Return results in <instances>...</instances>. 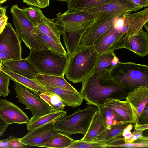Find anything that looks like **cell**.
<instances>
[{"label": "cell", "instance_id": "1", "mask_svg": "<svg viewBox=\"0 0 148 148\" xmlns=\"http://www.w3.org/2000/svg\"><path fill=\"white\" fill-rule=\"evenodd\" d=\"M134 88L116 82L109 71L103 70L88 75L82 82L80 93L87 104L98 108L107 98L125 99Z\"/></svg>", "mask_w": 148, "mask_h": 148}, {"label": "cell", "instance_id": "2", "mask_svg": "<svg viewBox=\"0 0 148 148\" xmlns=\"http://www.w3.org/2000/svg\"><path fill=\"white\" fill-rule=\"evenodd\" d=\"M100 55L93 47H81L68 58L65 75L73 83L82 82L96 66Z\"/></svg>", "mask_w": 148, "mask_h": 148}, {"label": "cell", "instance_id": "3", "mask_svg": "<svg viewBox=\"0 0 148 148\" xmlns=\"http://www.w3.org/2000/svg\"><path fill=\"white\" fill-rule=\"evenodd\" d=\"M27 58L39 74L64 77L67 65V55L56 53L50 49H30Z\"/></svg>", "mask_w": 148, "mask_h": 148}, {"label": "cell", "instance_id": "4", "mask_svg": "<svg viewBox=\"0 0 148 148\" xmlns=\"http://www.w3.org/2000/svg\"><path fill=\"white\" fill-rule=\"evenodd\" d=\"M98 108L87 104L83 109L79 108L70 115H64L54 122V129L68 136L86 132Z\"/></svg>", "mask_w": 148, "mask_h": 148}, {"label": "cell", "instance_id": "5", "mask_svg": "<svg viewBox=\"0 0 148 148\" xmlns=\"http://www.w3.org/2000/svg\"><path fill=\"white\" fill-rule=\"evenodd\" d=\"M116 82L134 88L148 86V66L132 62H119L110 71Z\"/></svg>", "mask_w": 148, "mask_h": 148}, {"label": "cell", "instance_id": "6", "mask_svg": "<svg viewBox=\"0 0 148 148\" xmlns=\"http://www.w3.org/2000/svg\"><path fill=\"white\" fill-rule=\"evenodd\" d=\"M10 12L16 32L25 45L29 49H50L48 46L35 36L33 33L35 26L29 19L22 9L17 5L12 6Z\"/></svg>", "mask_w": 148, "mask_h": 148}, {"label": "cell", "instance_id": "7", "mask_svg": "<svg viewBox=\"0 0 148 148\" xmlns=\"http://www.w3.org/2000/svg\"><path fill=\"white\" fill-rule=\"evenodd\" d=\"M53 20L61 32L86 29L95 21L91 15L82 11L58 12Z\"/></svg>", "mask_w": 148, "mask_h": 148}, {"label": "cell", "instance_id": "8", "mask_svg": "<svg viewBox=\"0 0 148 148\" xmlns=\"http://www.w3.org/2000/svg\"><path fill=\"white\" fill-rule=\"evenodd\" d=\"M15 91L18 101L30 110L32 116L40 117L55 111L39 95L30 92L23 85L14 82Z\"/></svg>", "mask_w": 148, "mask_h": 148}, {"label": "cell", "instance_id": "9", "mask_svg": "<svg viewBox=\"0 0 148 148\" xmlns=\"http://www.w3.org/2000/svg\"><path fill=\"white\" fill-rule=\"evenodd\" d=\"M148 21V8L135 13H126L116 17L114 24L120 32L126 34L128 37L133 36L142 29Z\"/></svg>", "mask_w": 148, "mask_h": 148}, {"label": "cell", "instance_id": "10", "mask_svg": "<svg viewBox=\"0 0 148 148\" xmlns=\"http://www.w3.org/2000/svg\"><path fill=\"white\" fill-rule=\"evenodd\" d=\"M113 23L93 46L100 55L124 48L128 35L119 31Z\"/></svg>", "mask_w": 148, "mask_h": 148}, {"label": "cell", "instance_id": "11", "mask_svg": "<svg viewBox=\"0 0 148 148\" xmlns=\"http://www.w3.org/2000/svg\"><path fill=\"white\" fill-rule=\"evenodd\" d=\"M141 9L126 0H111L107 3L97 7L82 11L91 15L95 20L113 15L121 16Z\"/></svg>", "mask_w": 148, "mask_h": 148}, {"label": "cell", "instance_id": "12", "mask_svg": "<svg viewBox=\"0 0 148 148\" xmlns=\"http://www.w3.org/2000/svg\"><path fill=\"white\" fill-rule=\"evenodd\" d=\"M120 16L113 15L95 20L94 22L82 34L80 41V47H93L112 25L115 18Z\"/></svg>", "mask_w": 148, "mask_h": 148}, {"label": "cell", "instance_id": "13", "mask_svg": "<svg viewBox=\"0 0 148 148\" xmlns=\"http://www.w3.org/2000/svg\"><path fill=\"white\" fill-rule=\"evenodd\" d=\"M21 41L11 24L7 22L0 34V50L7 53L11 59L22 58Z\"/></svg>", "mask_w": 148, "mask_h": 148}, {"label": "cell", "instance_id": "14", "mask_svg": "<svg viewBox=\"0 0 148 148\" xmlns=\"http://www.w3.org/2000/svg\"><path fill=\"white\" fill-rule=\"evenodd\" d=\"M52 121L36 129L29 130L19 140L26 146L38 147L58 133L54 128Z\"/></svg>", "mask_w": 148, "mask_h": 148}, {"label": "cell", "instance_id": "15", "mask_svg": "<svg viewBox=\"0 0 148 148\" xmlns=\"http://www.w3.org/2000/svg\"><path fill=\"white\" fill-rule=\"evenodd\" d=\"M0 117L7 124L27 123L29 118L17 106L5 99H0Z\"/></svg>", "mask_w": 148, "mask_h": 148}, {"label": "cell", "instance_id": "16", "mask_svg": "<svg viewBox=\"0 0 148 148\" xmlns=\"http://www.w3.org/2000/svg\"><path fill=\"white\" fill-rule=\"evenodd\" d=\"M106 130L103 117L98 109L93 116L86 132L80 140L92 142H103Z\"/></svg>", "mask_w": 148, "mask_h": 148}, {"label": "cell", "instance_id": "17", "mask_svg": "<svg viewBox=\"0 0 148 148\" xmlns=\"http://www.w3.org/2000/svg\"><path fill=\"white\" fill-rule=\"evenodd\" d=\"M125 99L133 109L137 123L138 117L148 104V86L134 88L129 92Z\"/></svg>", "mask_w": 148, "mask_h": 148}, {"label": "cell", "instance_id": "18", "mask_svg": "<svg viewBox=\"0 0 148 148\" xmlns=\"http://www.w3.org/2000/svg\"><path fill=\"white\" fill-rule=\"evenodd\" d=\"M4 67L13 72L35 80L38 72L27 59H10L3 61Z\"/></svg>", "mask_w": 148, "mask_h": 148}, {"label": "cell", "instance_id": "19", "mask_svg": "<svg viewBox=\"0 0 148 148\" xmlns=\"http://www.w3.org/2000/svg\"><path fill=\"white\" fill-rule=\"evenodd\" d=\"M124 48L142 57L148 54V32L141 29L138 33L126 40Z\"/></svg>", "mask_w": 148, "mask_h": 148}, {"label": "cell", "instance_id": "20", "mask_svg": "<svg viewBox=\"0 0 148 148\" xmlns=\"http://www.w3.org/2000/svg\"><path fill=\"white\" fill-rule=\"evenodd\" d=\"M102 106L114 110L125 122L134 125L137 123L133 110L126 100L122 101L117 99L107 98L104 101Z\"/></svg>", "mask_w": 148, "mask_h": 148}, {"label": "cell", "instance_id": "21", "mask_svg": "<svg viewBox=\"0 0 148 148\" xmlns=\"http://www.w3.org/2000/svg\"><path fill=\"white\" fill-rule=\"evenodd\" d=\"M42 86L47 92L58 95L62 103L65 106H70L75 108L80 105L83 101V98L78 91L74 92L63 88Z\"/></svg>", "mask_w": 148, "mask_h": 148}, {"label": "cell", "instance_id": "22", "mask_svg": "<svg viewBox=\"0 0 148 148\" xmlns=\"http://www.w3.org/2000/svg\"><path fill=\"white\" fill-rule=\"evenodd\" d=\"M86 29L61 32L63 42L66 49L68 58L73 56L80 48V44L82 35Z\"/></svg>", "mask_w": 148, "mask_h": 148}, {"label": "cell", "instance_id": "23", "mask_svg": "<svg viewBox=\"0 0 148 148\" xmlns=\"http://www.w3.org/2000/svg\"><path fill=\"white\" fill-rule=\"evenodd\" d=\"M1 71L8 76L10 80L23 85L35 94L39 95L48 92L42 85L34 80L16 73L4 66Z\"/></svg>", "mask_w": 148, "mask_h": 148}, {"label": "cell", "instance_id": "24", "mask_svg": "<svg viewBox=\"0 0 148 148\" xmlns=\"http://www.w3.org/2000/svg\"><path fill=\"white\" fill-rule=\"evenodd\" d=\"M34 81L42 86L65 89L74 92L78 91L64 77L61 76L38 74L36 76Z\"/></svg>", "mask_w": 148, "mask_h": 148}, {"label": "cell", "instance_id": "25", "mask_svg": "<svg viewBox=\"0 0 148 148\" xmlns=\"http://www.w3.org/2000/svg\"><path fill=\"white\" fill-rule=\"evenodd\" d=\"M64 110L55 111L40 117L32 116L27 123L28 131L30 130L52 121H56L66 114Z\"/></svg>", "mask_w": 148, "mask_h": 148}, {"label": "cell", "instance_id": "26", "mask_svg": "<svg viewBox=\"0 0 148 148\" xmlns=\"http://www.w3.org/2000/svg\"><path fill=\"white\" fill-rule=\"evenodd\" d=\"M35 26L42 33L56 42L61 43L60 30L55 24L53 19H49L45 16Z\"/></svg>", "mask_w": 148, "mask_h": 148}, {"label": "cell", "instance_id": "27", "mask_svg": "<svg viewBox=\"0 0 148 148\" xmlns=\"http://www.w3.org/2000/svg\"><path fill=\"white\" fill-rule=\"evenodd\" d=\"M111 0H69L66 11H82L97 7L104 5Z\"/></svg>", "mask_w": 148, "mask_h": 148}, {"label": "cell", "instance_id": "28", "mask_svg": "<svg viewBox=\"0 0 148 148\" xmlns=\"http://www.w3.org/2000/svg\"><path fill=\"white\" fill-rule=\"evenodd\" d=\"M63 134L58 132L49 138L38 147L54 148H68L75 141Z\"/></svg>", "mask_w": 148, "mask_h": 148}, {"label": "cell", "instance_id": "29", "mask_svg": "<svg viewBox=\"0 0 148 148\" xmlns=\"http://www.w3.org/2000/svg\"><path fill=\"white\" fill-rule=\"evenodd\" d=\"M33 33L38 39L47 45L49 49L59 54L67 55V53L62 43H58L52 38L41 32L36 26Z\"/></svg>", "mask_w": 148, "mask_h": 148}, {"label": "cell", "instance_id": "30", "mask_svg": "<svg viewBox=\"0 0 148 148\" xmlns=\"http://www.w3.org/2000/svg\"><path fill=\"white\" fill-rule=\"evenodd\" d=\"M98 108L103 117L106 127L125 122L114 110L103 106Z\"/></svg>", "mask_w": 148, "mask_h": 148}, {"label": "cell", "instance_id": "31", "mask_svg": "<svg viewBox=\"0 0 148 148\" xmlns=\"http://www.w3.org/2000/svg\"><path fill=\"white\" fill-rule=\"evenodd\" d=\"M110 147H120L127 148L148 147V137L136 140L132 143H125L123 137L119 136L112 140L110 142Z\"/></svg>", "mask_w": 148, "mask_h": 148}, {"label": "cell", "instance_id": "32", "mask_svg": "<svg viewBox=\"0 0 148 148\" xmlns=\"http://www.w3.org/2000/svg\"><path fill=\"white\" fill-rule=\"evenodd\" d=\"M116 54L114 52H107L100 55L96 66L90 75L103 70L110 71L112 67V62Z\"/></svg>", "mask_w": 148, "mask_h": 148}, {"label": "cell", "instance_id": "33", "mask_svg": "<svg viewBox=\"0 0 148 148\" xmlns=\"http://www.w3.org/2000/svg\"><path fill=\"white\" fill-rule=\"evenodd\" d=\"M127 122L120 123L106 127L104 141L105 143L121 136L125 129L130 124Z\"/></svg>", "mask_w": 148, "mask_h": 148}, {"label": "cell", "instance_id": "34", "mask_svg": "<svg viewBox=\"0 0 148 148\" xmlns=\"http://www.w3.org/2000/svg\"><path fill=\"white\" fill-rule=\"evenodd\" d=\"M39 95L55 111L63 110L65 106L61 101L60 97L56 94L48 92L47 93H42Z\"/></svg>", "mask_w": 148, "mask_h": 148}, {"label": "cell", "instance_id": "35", "mask_svg": "<svg viewBox=\"0 0 148 148\" xmlns=\"http://www.w3.org/2000/svg\"><path fill=\"white\" fill-rule=\"evenodd\" d=\"M22 9L29 19L35 26L45 16L42 11L38 8L30 7Z\"/></svg>", "mask_w": 148, "mask_h": 148}, {"label": "cell", "instance_id": "36", "mask_svg": "<svg viewBox=\"0 0 148 148\" xmlns=\"http://www.w3.org/2000/svg\"><path fill=\"white\" fill-rule=\"evenodd\" d=\"M107 147L106 143L103 142H92L80 140H75L68 148H105Z\"/></svg>", "mask_w": 148, "mask_h": 148}, {"label": "cell", "instance_id": "37", "mask_svg": "<svg viewBox=\"0 0 148 148\" xmlns=\"http://www.w3.org/2000/svg\"><path fill=\"white\" fill-rule=\"evenodd\" d=\"M10 80L6 74L0 71V92L3 97L7 96L10 93L9 89Z\"/></svg>", "mask_w": 148, "mask_h": 148}, {"label": "cell", "instance_id": "38", "mask_svg": "<svg viewBox=\"0 0 148 148\" xmlns=\"http://www.w3.org/2000/svg\"><path fill=\"white\" fill-rule=\"evenodd\" d=\"M19 138H17L11 135L5 139L8 148H24L26 146L22 143L19 140Z\"/></svg>", "mask_w": 148, "mask_h": 148}, {"label": "cell", "instance_id": "39", "mask_svg": "<svg viewBox=\"0 0 148 148\" xmlns=\"http://www.w3.org/2000/svg\"><path fill=\"white\" fill-rule=\"evenodd\" d=\"M28 5L42 8L49 6L50 0H22Z\"/></svg>", "mask_w": 148, "mask_h": 148}, {"label": "cell", "instance_id": "40", "mask_svg": "<svg viewBox=\"0 0 148 148\" xmlns=\"http://www.w3.org/2000/svg\"><path fill=\"white\" fill-rule=\"evenodd\" d=\"M141 124H148V104L144 108L138 120L137 123Z\"/></svg>", "mask_w": 148, "mask_h": 148}, {"label": "cell", "instance_id": "41", "mask_svg": "<svg viewBox=\"0 0 148 148\" xmlns=\"http://www.w3.org/2000/svg\"><path fill=\"white\" fill-rule=\"evenodd\" d=\"M133 128V124L130 123L124 130L121 136L124 137L125 142H130V139L133 136L131 132Z\"/></svg>", "mask_w": 148, "mask_h": 148}, {"label": "cell", "instance_id": "42", "mask_svg": "<svg viewBox=\"0 0 148 148\" xmlns=\"http://www.w3.org/2000/svg\"><path fill=\"white\" fill-rule=\"evenodd\" d=\"M134 6L140 9L147 7L148 5V0H126Z\"/></svg>", "mask_w": 148, "mask_h": 148}, {"label": "cell", "instance_id": "43", "mask_svg": "<svg viewBox=\"0 0 148 148\" xmlns=\"http://www.w3.org/2000/svg\"><path fill=\"white\" fill-rule=\"evenodd\" d=\"M143 132L141 131L134 129V131L132 132L133 136L130 139L129 143H132L138 139L143 138L145 136L142 134Z\"/></svg>", "mask_w": 148, "mask_h": 148}, {"label": "cell", "instance_id": "44", "mask_svg": "<svg viewBox=\"0 0 148 148\" xmlns=\"http://www.w3.org/2000/svg\"><path fill=\"white\" fill-rule=\"evenodd\" d=\"M10 125L6 123L0 117V137L3 134Z\"/></svg>", "mask_w": 148, "mask_h": 148}, {"label": "cell", "instance_id": "45", "mask_svg": "<svg viewBox=\"0 0 148 148\" xmlns=\"http://www.w3.org/2000/svg\"><path fill=\"white\" fill-rule=\"evenodd\" d=\"M8 17L5 15L0 17V34L4 29L7 23Z\"/></svg>", "mask_w": 148, "mask_h": 148}, {"label": "cell", "instance_id": "46", "mask_svg": "<svg viewBox=\"0 0 148 148\" xmlns=\"http://www.w3.org/2000/svg\"><path fill=\"white\" fill-rule=\"evenodd\" d=\"M134 127L135 129L143 132L145 130H148V124H141L136 123L134 125Z\"/></svg>", "mask_w": 148, "mask_h": 148}, {"label": "cell", "instance_id": "47", "mask_svg": "<svg viewBox=\"0 0 148 148\" xmlns=\"http://www.w3.org/2000/svg\"><path fill=\"white\" fill-rule=\"evenodd\" d=\"M0 58L3 61L5 60L11 59L8 54L6 52L0 50Z\"/></svg>", "mask_w": 148, "mask_h": 148}, {"label": "cell", "instance_id": "48", "mask_svg": "<svg viewBox=\"0 0 148 148\" xmlns=\"http://www.w3.org/2000/svg\"><path fill=\"white\" fill-rule=\"evenodd\" d=\"M6 8L5 7L0 6V17L6 15Z\"/></svg>", "mask_w": 148, "mask_h": 148}, {"label": "cell", "instance_id": "49", "mask_svg": "<svg viewBox=\"0 0 148 148\" xmlns=\"http://www.w3.org/2000/svg\"><path fill=\"white\" fill-rule=\"evenodd\" d=\"M119 60L117 57L115 56L112 61V67L116 65L119 62Z\"/></svg>", "mask_w": 148, "mask_h": 148}, {"label": "cell", "instance_id": "50", "mask_svg": "<svg viewBox=\"0 0 148 148\" xmlns=\"http://www.w3.org/2000/svg\"><path fill=\"white\" fill-rule=\"evenodd\" d=\"M4 66L2 60L0 58V71L2 70Z\"/></svg>", "mask_w": 148, "mask_h": 148}, {"label": "cell", "instance_id": "51", "mask_svg": "<svg viewBox=\"0 0 148 148\" xmlns=\"http://www.w3.org/2000/svg\"><path fill=\"white\" fill-rule=\"evenodd\" d=\"M7 0H0V3L1 4L6 2Z\"/></svg>", "mask_w": 148, "mask_h": 148}, {"label": "cell", "instance_id": "52", "mask_svg": "<svg viewBox=\"0 0 148 148\" xmlns=\"http://www.w3.org/2000/svg\"><path fill=\"white\" fill-rule=\"evenodd\" d=\"M56 0L66 2L67 3V2L68 1H69V0Z\"/></svg>", "mask_w": 148, "mask_h": 148}, {"label": "cell", "instance_id": "53", "mask_svg": "<svg viewBox=\"0 0 148 148\" xmlns=\"http://www.w3.org/2000/svg\"><path fill=\"white\" fill-rule=\"evenodd\" d=\"M1 93L0 92V98L1 97Z\"/></svg>", "mask_w": 148, "mask_h": 148}, {"label": "cell", "instance_id": "54", "mask_svg": "<svg viewBox=\"0 0 148 148\" xmlns=\"http://www.w3.org/2000/svg\"><path fill=\"white\" fill-rule=\"evenodd\" d=\"M1 5V4L0 3V6Z\"/></svg>", "mask_w": 148, "mask_h": 148}]
</instances>
